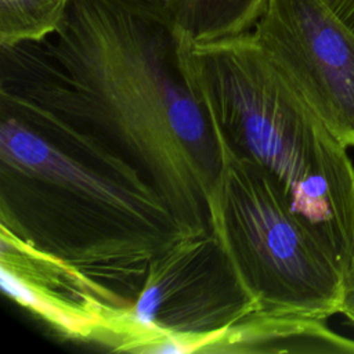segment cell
Segmentation results:
<instances>
[{
  "label": "cell",
  "instance_id": "cell-1",
  "mask_svg": "<svg viewBox=\"0 0 354 354\" xmlns=\"http://www.w3.org/2000/svg\"><path fill=\"white\" fill-rule=\"evenodd\" d=\"M0 50V90L97 137L188 234L210 231L221 147L158 0H69L53 36Z\"/></svg>",
  "mask_w": 354,
  "mask_h": 354
},
{
  "label": "cell",
  "instance_id": "cell-2",
  "mask_svg": "<svg viewBox=\"0 0 354 354\" xmlns=\"http://www.w3.org/2000/svg\"><path fill=\"white\" fill-rule=\"evenodd\" d=\"M1 235L77 272L122 311L188 234L162 195L90 133L0 90Z\"/></svg>",
  "mask_w": 354,
  "mask_h": 354
},
{
  "label": "cell",
  "instance_id": "cell-3",
  "mask_svg": "<svg viewBox=\"0 0 354 354\" xmlns=\"http://www.w3.org/2000/svg\"><path fill=\"white\" fill-rule=\"evenodd\" d=\"M187 73L217 137L264 167L343 272L354 256V163L253 32L181 37Z\"/></svg>",
  "mask_w": 354,
  "mask_h": 354
},
{
  "label": "cell",
  "instance_id": "cell-4",
  "mask_svg": "<svg viewBox=\"0 0 354 354\" xmlns=\"http://www.w3.org/2000/svg\"><path fill=\"white\" fill-rule=\"evenodd\" d=\"M210 230L259 315L326 319L340 313L342 271L277 180L220 138Z\"/></svg>",
  "mask_w": 354,
  "mask_h": 354
},
{
  "label": "cell",
  "instance_id": "cell-5",
  "mask_svg": "<svg viewBox=\"0 0 354 354\" xmlns=\"http://www.w3.org/2000/svg\"><path fill=\"white\" fill-rule=\"evenodd\" d=\"M257 308L210 230L181 238L149 264L144 283L106 326L100 343L113 351L148 353L176 339L187 353H212Z\"/></svg>",
  "mask_w": 354,
  "mask_h": 354
},
{
  "label": "cell",
  "instance_id": "cell-6",
  "mask_svg": "<svg viewBox=\"0 0 354 354\" xmlns=\"http://www.w3.org/2000/svg\"><path fill=\"white\" fill-rule=\"evenodd\" d=\"M252 32L303 101L354 148V29L330 0H270Z\"/></svg>",
  "mask_w": 354,
  "mask_h": 354
},
{
  "label": "cell",
  "instance_id": "cell-7",
  "mask_svg": "<svg viewBox=\"0 0 354 354\" xmlns=\"http://www.w3.org/2000/svg\"><path fill=\"white\" fill-rule=\"evenodd\" d=\"M3 292L58 332L97 340L122 308L71 268L1 235Z\"/></svg>",
  "mask_w": 354,
  "mask_h": 354
},
{
  "label": "cell",
  "instance_id": "cell-8",
  "mask_svg": "<svg viewBox=\"0 0 354 354\" xmlns=\"http://www.w3.org/2000/svg\"><path fill=\"white\" fill-rule=\"evenodd\" d=\"M218 351L354 354V340L329 329L325 319L256 314L227 332L212 353Z\"/></svg>",
  "mask_w": 354,
  "mask_h": 354
},
{
  "label": "cell",
  "instance_id": "cell-9",
  "mask_svg": "<svg viewBox=\"0 0 354 354\" xmlns=\"http://www.w3.org/2000/svg\"><path fill=\"white\" fill-rule=\"evenodd\" d=\"M176 29L191 43H207L252 32L270 0H158Z\"/></svg>",
  "mask_w": 354,
  "mask_h": 354
},
{
  "label": "cell",
  "instance_id": "cell-10",
  "mask_svg": "<svg viewBox=\"0 0 354 354\" xmlns=\"http://www.w3.org/2000/svg\"><path fill=\"white\" fill-rule=\"evenodd\" d=\"M69 0H0V46L41 41L53 36Z\"/></svg>",
  "mask_w": 354,
  "mask_h": 354
},
{
  "label": "cell",
  "instance_id": "cell-11",
  "mask_svg": "<svg viewBox=\"0 0 354 354\" xmlns=\"http://www.w3.org/2000/svg\"><path fill=\"white\" fill-rule=\"evenodd\" d=\"M340 313L354 324V256L348 268L342 275Z\"/></svg>",
  "mask_w": 354,
  "mask_h": 354
},
{
  "label": "cell",
  "instance_id": "cell-12",
  "mask_svg": "<svg viewBox=\"0 0 354 354\" xmlns=\"http://www.w3.org/2000/svg\"><path fill=\"white\" fill-rule=\"evenodd\" d=\"M337 14L354 29V0H330Z\"/></svg>",
  "mask_w": 354,
  "mask_h": 354
}]
</instances>
